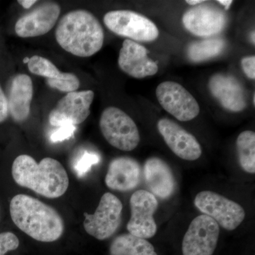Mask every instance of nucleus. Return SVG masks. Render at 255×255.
Segmentation results:
<instances>
[{
	"label": "nucleus",
	"instance_id": "f257e3e1",
	"mask_svg": "<svg viewBox=\"0 0 255 255\" xmlns=\"http://www.w3.org/2000/svg\"><path fill=\"white\" fill-rule=\"evenodd\" d=\"M11 220L22 232L43 243L56 241L65 226L58 211L36 198L18 194L10 202Z\"/></svg>",
	"mask_w": 255,
	"mask_h": 255
},
{
	"label": "nucleus",
	"instance_id": "f03ea898",
	"mask_svg": "<svg viewBox=\"0 0 255 255\" xmlns=\"http://www.w3.org/2000/svg\"><path fill=\"white\" fill-rule=\"evenodd\" d=\"M11 174L20 187L49 199L64 195L69 187L66 170L60 162L51 157H45L37 163L31 156H18L13 162Z\"/></svg>",
	"mask_w": 255,
	"mask_h": 255
},
{
	"label": "nucleus",
	"instance_id": "7ed1b4c3",
	"mask_svg": "<svg viewBox=\"0 0 255 255\" xmlns=\"http://www.w3.org/2000/svg\"><path fill=\"white\" fill-rule=\"evenodd\" d=\"M55 38L62 48L75 56L87 58L98 53L105 41L103 28L90 11L74 10L58 22Z\"/></svg>",
	"mask_w": 255,
	"mask_h": 255
},
{
	"label": "nucleus",
	"instance_id": "20e7f679",
	"mask_svg": "<svg viewBox=\"0 0 255 255\" xmlns=\"http://www.w3.org/2000/svg\"><path fill=\"white\" fill-rule=\"evenodd\" d=\"M100 127L107 141L119 150H135L140 142V133L135 122L117 107H110L103 111Z\"/></svg>",
	"mask_w": 255,
	"mask_h": 255
},
{
	"label": "nucleus",
	"instance_id": "39448f33",
	"mask_svg": "<svg viewBox=\"0 0 255 255\" xmlns=\"http://www.w3.org/2000/svg\"><path fill=\"white\" fill-rule=\"evenodd\" d=\"M194 203L196 209L227 231L237 229L246 219L243 206L214 191H201Z\"/></svg>",
	"mask_w": 255,
	"mask_h": 255
},
{
	"label": "nucleus",
	"instance_id": "423d86ee",
	"mask_svg": "<svg viewBox=\"0 0 255 255\" xmlns=\"http://www.w3.org/2000/svg\"><path fill=\"white\" fill-rule=\"evenodd\" d=\"M104 23L111 31L133 41H154L159 36L155 23L143 15L130 10L110 11L104 16Z\"/></svg>",
	"mask_w": 255,
	"mask_h": 255
},
{
	"label": "nucleus",
	"instance_id": "0eeeda50",
	"mask_svg": "<svg viewBox=\"0 0 255 255\" xmlns=\"http://www.w3.org/2000/svg\"><path fill=\"white\" fill-rule=\"evenodd\" d=\"M122 211L123 204L120 199L112 193H105L93 214H84L85 231L100 241L108 239L120 226Z\"/></svg>",
	"mask_w": 255,
	"mask_h": 255
},
{
	"label": "nucleus",
	"instance_id": "6e6552de",
	"mask_svg": "<svg viewBox=\"0 0 255 255\" xmlns=\"http://www.w3.org/2000/svg\"><path fill=\"white\" fill-rule=\"evenodd\" d=\"M220 236V226L214 219L201 214L192 220L183 238V255H213Z\"/></svg>",
	"mask_w": 255,
	"mask_h": 255
},
{
	"label": "nucleus",
	"instance_id": "1a4fd4ad",
	"mask_svg": "<svg viewBox=\"0 0 255 255\" xmlns=\"http://www.w3.org/2000/svg\"><path fill=\"white\" fill-rule=\"evenodd\" d=\"M130 218L127 224L128 233L143 239L153 238L157 231L154 214L158 201L150 191L137 190L130 199Z\"/></svg>",
	"mask_w": 255,
	"mask_h": 255
},
{
	"label": "nucleus",
	"instance_id": "9d476101",
	"mask_svg": "<svg viewBox=\"0 0 255 255\" xmlns=\"http://www.w3.org/2000/svg\"><path fill=\"white\" fill-rule=\"evenodd\" d=\"M159 105L179 122H189L198 117L200 107L190 92L175 82H163L156 89Z\"/></svg>",
	"mask_w": 255,
	"mask_h": 255
},
{
	"label": "nucleus",
	"instance_id": "9b49d317",
	"mask_svg": "<svg viewBox=\"0 0 255 255\" xmlns=\"http://www.w3.org/2000/svg\"><path fill=\"white\" fill-rule=\"evenodd\" d=\"M95 93L92 90L69 92L58 102L49 114V122L55 127L83 123L90 114Z\"/></svg>",
	"mask_w": 255,
	"mask_h": 255
},
{
	"label": "nucleus",
	"instance_id": "f8f14e48",
	"mask_svg": "<svg viewBox=\"0 0 255 255\" xmlns=\"http://www.w3.org/2000/svg\"><path fill=\"white\" fill-rule=\"evenodd\" d=\"M182 22L184 28L192 34L206 38L223 31L227 16L215 5L203 2L187 10L183 15Z\"/></svg>",
	"mask_w": 255,
	"mask_h": 255
},
{
	"label": "nucleus",
	"instance_id": "ddd939ff",
	"mask_svg": "<svg viewBox=\"0 0 255 255\" xmlns=\"http://www.w3.org/2000/svg\"><path fill=\"white\" fill-rule=\"evenodd\" d=\"M157 126L164 142L179 158L194 161L202 155V148L197 139L174 121L162 119Z\"/></svg>",
	"mask_w": 255,
	"mask_h": 255
},
{
	"label": "nucleus",
	"instance_id": "4468645a",
	"mask_svg": "<svg viewBox=\"0 0 255 255\" xmlns=\"http://www.w3.org/2000/svg\"><path fill=\"white\" fill-rule=\"evenodd\" d=\"M60 14L59 5L54 2L43 3L18 18L15 32L21 38L43 36L54 27Z\"/></svg>",
	"mask_w": 255,
	"mask_h": 255
},
{
	"label": "nucleus",
	"instance_id": "2eb2a0df",
	"mask_svg": "<svg viewBox=\"0 0 255 255\" xmlns=\"http://www.w3.org/2000/svg\"><path fill=\"white\" fill-rule=\"evenodd\" d=\"M209 89L211 95L226 110L241 112L246 110L248 100L244 87L233 75L218 73L210 78Z\"/></svg>",
	"mask_w": 255,
	"mask_h": 255
},
{
	"label": "nucleus",
	"instance_id": "dca6fc26",
	"mask_svg": "<svg viewBox=\"0 0 255 255\" xmlns=\"http://www.w3.org/2000/svg\"><path fill=\"white\" fill-rule=\"evenodd\" d=\"M118 63L122 71L134 78L152 76L158 71L157 63L149 58L145 47L131 40L124 41Z\"/></svg>",
	"mask_w": 255,
	"mask_h": 255
},
{
	"label": "nucleus",
	"instance_id": "f3484780",
	"mask_svg": "<svg viewBox=\"0 0 255 255\" xmlns=\"http://www.w3.org/2000/svg\"><path fill=\"white\" fill-rule=\"evenodd\" d=\"M140 178L141 168L135 159L119 157L110 162L106 174L105 183L112 190L125 192L136 188Z\"/></svg>",
	"mask_w": 255,
	"mask_h": 255
},
{
	"label": "nucleus",
	"instance_id": "a211bd4d",
	"mask_svg": "<svg viewBox=\"0 0 255 255\" xmlns=\"http://www.w3.org/2000/svg\"><path fill=\"white\" fill-rule=\"evenodd\" d=\"M143 174L151 194L164 200L173 195L175 178L172 169L163 159L157 157L147 159L144 164Z\"/></svg>",
	"mask_w": 255,
	"mask_h": 255
},
{
	"label": "nucleus",
	"instance_id": "6ab92c4d",
	"mask_svg": "<svg viewBox=\"0 0 255 255\" xmlns=\"http://www.w3.org/2000/svg\"><path fill=\"white\" fill-rule=\"evenodd\" d=\"M33 95V82L28 75L18 74L11 79L6 99L9 113L15 122H23L28 119Z\"/></svg>",
	"mask_w": 255,
	"mask_h": 255
},
{
	"label": "nucleus",
	"instance_id": "aec40b11",
	"mask_svg": "<svg viewBox=\"0 0 255 255\" xmlns=\"http://www.w3.org/2000/svg\"><path fill=\"white\" fill-rule=\"evenodd\" d=\"M29 71L33 75L46 79V83L51 88L60 92H75L80 87L78 77L73 73H62L50 60L38 55L29 58L27 64Z\"/></svg>",
	"mask_w": 255,
	"mask_h": 255
},
{
	"label": "nucleus",
	"instance_id": "412c9836",
	"mask_svg": "<svg viewBox=\"0 0 255 255\" xmlns=\"http://www.w3.org/2000/svg\"><path fill=\"white\" fill-rule=\"evenodd\" d=\"M110 252L111 255H157L150 242L130 233L116 238L111 244Z\"/></svg>",
	"mask_w": 255,
	"mask_h": 255
},
{
	"label": "nucleus",
	"instance_id": "4be33fe9",
	"mask_svg": "<svg viewBox=\"0 0 255 255\" xmlns=\"http://www.w3.org/2000/svg\"><path fill=\"white\" fill-rule=\"evenodd\" d=\"M226 42L221 38H209L189 45L187 55L194 63H201L219 56L224 50Z\"/></svg>",
	"mask_w": 255,
	"mask_h": 255
},
{
	"label": "nucleus",
	"instance_id": "5701e85b",
	"mask_svg": "<svg viewBox=\"0 0 255 255\" xmlns=\"http://www.w3.org/2000/svg\"><path fill=\"white\" fill-rule=\"evenodd\" d=\"M238 161L242 169L255 173V133L251 130L242 132L236 140Z\"/></svg>",
	"mask_w": 255,
	"mask_h": 255
},
{
	"label": "nucleus",
	"instance_id": "b1692460",
	"mask_svg": "<svg viewBox=\"0 0 255 255\" xmlns=\"http://www.w3.org/2000/svg\"><path fill=\"white\" fill-rule=\"evenodd\" d=\"M100 160V156L97 154L90 153L85 151L83 155L77 161L74 168L78 177H82L91 169L94 164L98 163Z\"/></svg>",
	"mask_w": 255,
	"mask_h": 255
},
{
	"label": "nucleus",
	"instance_id": "393cba45",
	"mask_svg": "<svg viewBox=\"0 0 255 255\" xmlns=\"http://www.w3.org/2000/svg\"><path fill=\"white\" fill-rule=\"evenodd\" d=\"M19 246V240L11 232L0 233V255H5L8 252L15 251Z\"/></svg>",
	"mask_w": 255,
	"mask_h": 255
},
{
	"label": "nucleus",
	"instance_id": "a878e982",
	"mask_svg": "<svg viewBox=\"0 0 255 255\" xmlns=\"http://www.w3.org/2000/svg\"><path fill=\"white\" fill-rule=\"evenodd\" d=\"M76 130V126L67 124L58 128L50 136V140L53 142H58L68 140L73 136Z\"/></svg>",
	"mask_w": 255,
	"mask_h": 255
},
{
	"label": "nucleus",
	"instance_id": "bb28decb",
	"mask_svg": "<svg viewBox=\"0 0 255 255\" xmlns=\"http://www.w3.org/2000/svg\"><path fill=\"white\" fill-rule=\"evenodd\" d=\"M242 68L245 74L251 80L255 79V56L246 57L243 58L241 61Z\"/></svg>",
	"mask_w": 255,
	"mask_h": 255
},
{
	"label": "nucleus",
	"instance_id": "cd10ccee",
	"mask_svg": "<svg viewBox=\"0 0 255 255\" xmlns=\"http://www.w3.org/2000/svg\"><path fill=\"white\" fill-rule=\"evenodd\" d=\"M7 99L0 86V124L4 122L9 116Z\"/></svg>",
	"mask_w": 255,
	"mask_h": 255
},
{
	"label": "nucleus",
	"instance_id": "c85d7f7f",
	"mask_svg": "<svg viewBox=\"0 0 255 255\" xmlns=\"http://www.w3.org/2000/svg\"><path fill=\"white\" fill-rule=\"evenodd\" d=\"M18 2L25 9H29L35 3L37 2V1L36 0H19Z\"/></svg>",
	"mask_w": 255,
	"mask_h": 255
},
{
	"label": "nucleus",
	"instance_id": "c756f323",
	"mask_svg": "<svg viewBox=\"0 0 255 255\" xmlns=\"http://www.w3.org/2000/svg\"><path fill=\"white\" fill-rule=\"evenodd\" d=\"M218 2H219L220 4L224 6L225 8H226V9L228 10L229 9L231 5L232 4L233 1L232 0H219Z\"/></svg>",
	"mask_w": 255,
	"mask_h": 255
},
{
	"label": "nucleus",
	"instance_id": "7c9ffc66",
	"mask_svg": "<svg viewBox=\"0 0 255 255\" xmlns=\"http://www.w3.org/2000/svg\"><path fill=\"white\" fill-rule=\"evenodd\" d=\"M204 1H203V0H187V1H186V2L187 4L192 5V6H196V5L202 4Z\"/></svg>",
	"mask_w": 255,
	"mask_h": 255
},
{
	"label": "nucleus",
	"instance_id": "2f4dec72",
	"mask_svg": "<svg viewBox=\"0 0 255 255\" xmlns=\"http://www.w3.org/2000/svg\"><path fill=\"white\" fill-rule=\"evenodd\" d=\"M255 31H253L251 33V42L252 43H253V44H255Z\"/></svg>",
	"mask_w": 255,
	"mask_h": 255
},
{
	"label": "nucleus",
	"instance_id": "473e14b6",
	"mask_svg": "<svg viewBox=\"0 0 255 255\" xmlns=\"http://www.w3.org/2000/svg\"><path fill=\"white\" fill-rule=\"evenodd\" d=\"M28 61H29V58H28V57H26V58H25L23 60V63L26 64H28Z\"/></svg>",
	"mask_w": 255,
	"mask_h": 255
},
{
	"label": "nucleus",
	"instance_id": "72a5a7b5",
	"mask_svg": "<svg viewBox=\"0 0 255 255\" xmlns=\"http://www.w3.org/2000/svg\"><path fill=\"white\" fill-rule=\"evenodd\" d=\"M253 104H254V105H255V95H254V97H253Z\"/></svg>",
	"mask_w": 255,
	"mask_h": 255
}]
</instances>
